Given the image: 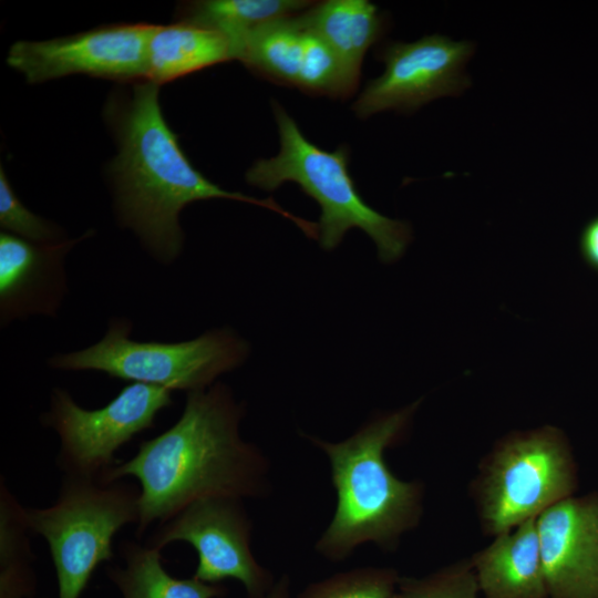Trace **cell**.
Masks as SVG:
<instances>
[{
  "label": "cell",
  "instance_id": "6",
  "mask_svg": "<svg viewBox=\"0 0 598 598\" xmlns=\"http://www.w3.org/2000/svg\"><path fill=\"white\" fill-rule=\"evenodd\" d=\"M140 493L120 481L64 475L52 505L27 508L31 533L48 544L58 598H80L99 565L113 559V537L138 520Z\"/></svg>",
  "mask_w": 598,
  "mask_h": 598
},
{
  "label": "cell",
  "instance_id": "1",
  "mask_svg": "<svg viewBox=\"0 0 598 598\" xmlns=\"http://www.w3.org/2000/svg\"><path fill=\"white\" fill-rule=\"evenodd\" d=\"M243 403L215 383L187 393L179 419L144 441L130 460L112 466L104 483L133 476L140 483L136 536L188 505L207 498H261L270 492V464L239 432Z\"/></svg>",
  "mask_w": 598,
  "mask_h": 598
},
{
  "label": "cell",
  "instance_id": "3",
  "mask_svg": "<svg viewBox=\"0 0 598 598\" xmlns=\"http://www.w3.org/2000/svg\"><path fill=\"white\" fill-rule=\"evenodd\" d=\"M421 402L379 413L339 442L306 436L327 455L337 494L332 518L315 545L322 558L343 561L368 543L393 551L419 525L424 484L394 475L384 453L404 441Z\"/></svg>",
  "mask_w": 598,
  "mask_h": 598
},
{
  "label": "cell",
  "instance_id": "12",
  "mask_svg": "<svg viewBox=\"0 0 598 598\" xmlns=\"http://www.w3.org/2000/svg\"><path fill=\"white\" fill-rule=\"evenodd\" d=\"M536 525L549 598H598V491L556 503Z\"/></svg>",
  "mask_w": 598,
  "mask_h": 598
},
{
  "label": "cell",
  "instance_id": "15",
  "mask_svg": "<svg viewBox=\"0 0 598 598\" xmlns=\"http://www.w3.org/2000/svg\"><path fill=\"white\" fill-rule=\"evenodd\" d=\"M296 19L333 50L358 85L364 54L384 27L377 6L367 0H328L309 7Z\"/></svg>",
  "mask_w": 598,
  "mask_h": 598
},
{
  "label": "cell",
  "instance_id": "23",
  "mask_svg": "<svg viewBox=\"0 0 598 598\" xmlns=\"http://www.w3.org/2000/svg\"><path fill=\"white\" fill-rule=\"evenodd\" d=\"M0 225L7 231L38 244L61 240L58 228L28 209L12 189L3 167H0Z\"/></svg>",
  "mask_w": 598,
  "mask_h": 598
},
{
  "label": "cell",
  "instance_id": "10",
  "mask_svg": "<svg viewBox=\"0 0 598 598\" xmlns=\"http://www.w3.org/2000/svg\"><path fill=\"white\" fill-rule=\"evenodd\" d=\"M475 47L441 34L414 42H391L379 59L384 72L368 82L353 104L360 118L396 110L410 112L441 96L461 94L471 84L464 66Z\"/></svg>",
  "mask_w": 598,
  "mask_h": 598
},
{
  "label": "cell",
  "instance_id": "26",
  "mask_svg": "<svg viewBox=\"0 0 598 598\" xmlns=\"http://www.w3.org/2000/svg\"><path fill=\"white\" fill-rule=\"evenodd\" d=\"M33 598H35V597H33Z\"/></svg>",
  "mask_w": 598,
  "mask_h": 598
},
{
  "label": "cell",
  "instance_id": "11",
  "mask_svg": "<svg viewBox=\"0 0 598 598\" xmlns=\"http://www.w3.org/2000/svg\"><path fill=\"white\" fill-rule=\"evenodd\" d=\"M154 24L121 23L44 41H17L7 63L29 83L71 75L146 81L147 44Z\"/></svg>",
  "mask_w": 598,
  "mask_h": 598
},
{
  "label": "cell",
  "instance_id": "19",
  "mask_svg": "<svg viewBox=\"0 0 598 598\" xmlns=\"http://www.w3.org/2000/svg\"><path fill=\"white\" fill-rule=\"evenodd\" d=\"M308 31L296 17L266 25L248 37L235 59L247 68L297 86L306 56Z\"/></svg>",
  "mask_w": 598,
  "mask_h": 598
},
{
  "label": "cell",
  "instance_id": "25",
  "mask_svg": "<svg viewBox=\"0 0 598 598\" xmlns=\"http://www.w3.org/2000/svg\"><path fill=\"white\" fill-rule=\"evenodd\" d=\"M266 598H291V580L289 575L279 577Z\"/></svg>",
  "mask_w": 598,
  "mask_h": 598
},
{
  "label": "cell",
  "instance_id": "18",
  "mask_svg": "<svg viewBox=\"0 0 598 598\" xmlns=\"http://www.w3.org/2000/svg\"><path fill=\"white\" fill-rule=\"evenodd\" d=\"M308 7L310 2L300 0H198L179 4L176 16L224 34L235 59L236 50L248 37Z\"/></svg>",
  "mask_w": 598,
  "mask_h": 598
},
{
  "label": "cell",
  "instance_id": "22",
  "mask_svg": "<svg viewBox=\"0 0 598 598\" xmlns=\"http://www.w3.org/2000/svg\"><path fill=\"white\" fill-rule=\"evenodd\" d=\"M471 558L444 566L423 577L401 576L392 598H478Z\"/></svg>",
  "mask_w": 598,
  "mask_h": 598
},
{
  "label": "cell",
  "instance_id": "24",
  "mask_svg": "<svg viewBox=\"0 0 598 598\" xmlns=\"http://www.w3.org/2000/svg\"><path fill=\"white\" fill-rule=\"evenodd\" d=\"M579 251L586 265L598 272V215L584 226L579 236Z\"/></svg>",
  "mask_w": 598,
  "mask_h": 598
},
{
  "label": "cell",
  "instance_id": "14",
  "mask_svg": "<svg viewBox=\"0 0 598 598\" xmlns=\"http://www.w3.org/2000/svg\"><path fill=\"white\" fill-rule=\"evenodd\" d=\"M536 519L494 536L471 557L484 598H549Z\"/></svg>",
  "mask_w": 598,
  "mask_h": 598
},
{
  "label": "cell",
  "instance_id": "16",
  "mask_svg": "<svg viewBox=\"0 0 598 598\" xmlns=\"http://www.w3.org/2000/svg\"><path fill=\"white\" fill-rule=\"evenodd\" d=\"M233 59L220 32L188 21L155 25L147 44L146 81L158 85Z\"/></svg>",
  "mask_w": 598,
  "mask_h": 598
},
{
  "label": "cell",
  "instance_id": "20",
  "mask_svg": "<svg viewBox=\"0 0 598 598\" xmlns=\"http://www.w3.org/2000/svg\"><path fill=\"white\" fill-rule=\"evenodd\" d=\"M27 507L0 478V598L35 597L34 554Z\"/></svg>",
  "mask_w": 598,
  "mask_h": 598
},
{
  "label": "cell",
  "instance_id": "2",
  "mask_svg": "<svg viewBox=\"0 0 598 598\" xmlns=\"http://www.w3.org/2000/svg\"><path fill=\"white\" fill-rule=\"evenodd\" d=\"M158 90L159 85L151 81L135 82L128 96L113 100L106 110L118 141V154L110 165V174L120 220L137 234L158 260L171 262L182 250V209L210 198L265 207L317 239V223L296 216L270 197L260 199L228 192L197 171L163 116Z\"/></svg>",
  "mask_w": 598,
  "mask_h": 598
},
{
  "label": "cell",
  "instance_id": "5",
  "mask_svg": "<svg viewBox=\"0 0 598 598\" xmlns=\"http://www.w3.org/2000/svg\"><path fill=\"white\" fill-rule=\"evenodd\" d=\"M578 487L577 463L557 426L514 431L482 458L470 493L483 533L496 536L537 518Z\"/></svg>",
  "mask_w": 598,
  "mask_h": 598
},
{
  "label": "cell",
  "instance_id": "17",
  "mask_svg": "<svg viewBox=\"0 0 598 598\" xmlns=\"http://www.w3.org/2000/svg\"><path fill=\"white\" fill-rule=\"evenodd\" d=\"M161 551L136 542L122 544L124 565L106 570L122 598H221L227 595L220 584L195 577L175 578L162 565Z\"/></svg>",
  "mask_w": 598,
  "mask_h": 598
},
{
  "label": "cell",
  "instance_id": "13",
  "mask_svg": "<svg viewBox=\"0 0 598 598\" xmlns=\"http://www.w3.org/2000/svg\"><path fill=\"white\" fill-rule=\"evenodd\" d=\"M38 244L8 231L0 235L2 323L33 313L55 315L63 292V258L80 239Z\"/></svg>",
  "mask_w": 598,
  "mask_h": 598
},
{
  "label": "cell",
  "instance_id": "9",
  "mask_svg": "<svg viewBox=\"0 0 598 598\" xmlns=\"http://www.w3.org/2000/svg\"><path fill=\"white\" fill-rule=\"evenodd\" d=\"M251 533L243 499L207 498L157 524L145 545L162 550L175 542L188 543L198 558L193 577L209 584L234 579L248 598H266L276 580L256 559Z\"/></svg>",
  "mask_w": 598,
  "mask_h": 598
},
{
  "label": "cell",
  "instance_id": "21",
  "mask_svg": "<svg viewBox=\"0 0 598 598\" xmlns=\"http://www.w3.org/2000/svg\"><path fill=\"white\" fill-rule=\"evenodd\" d=\"M400 577L392 567H355L309 584L297 598H392Z\"/></svg>",
  "mask_w": 598,
  "mask_h": 598
},
{
  "label": "cell",
  "instance_id": "4",
  "mask_svg": "<svg viewBox=\"0 0 598 598\" xmlns=\"http://www.w3.org/2000/svg\"><path fill=\"white\" fill-rule=\"evenodd\" d=\"M278 125L280 151L271 158L255 162L246 173L248 184L275 190L286 182L296 183L320 206V245L334 249L348 230H363L375 244L383 264L400 259L412 240L411 226L389 218L359 194L349 173V150L339 146L324 151L310 142L283 107L272 102Z\"/></svg>",
  "mask_w": 598,
  "mask_h": 598
},
{
  "label": "cell",
  "instance_id": "8",
  "mask_svg": "<svg viewBox=\"0 0 598 598\" xmlns=\"http://www.w3.org/2000/svg\"><path fill=\"white\" fill-rule=\"evenodd\" d=\"M172 404L171 390L133 382L104 406L86 410L56 388L42 423L59 436L56 465L64 475L101 480L116 464L115 452L153 427L158 412Z\"/></svg>",
  "mask_w": 598,
  "mask_h": 598
},
{
  "label": "cell",
  "instance_id": "7",
  "mask_svg": "<svg viewBox=\"0 0 598 598\" xmlns=\"http://www.w3.org/2000/svg\"><path fill=\"white\" fill-rule=\"evenodd\" d=\"M130 329L126 320H113L101 341L84 350L58 354L50 365L100 371L132 383L188 393L210 386L218 375L239 367L249 352L247 342L228 328L173 343L134 341Z\"/></svg>",
  "mask_w": 598,
  "mask_h": 598
}]
</instances>
